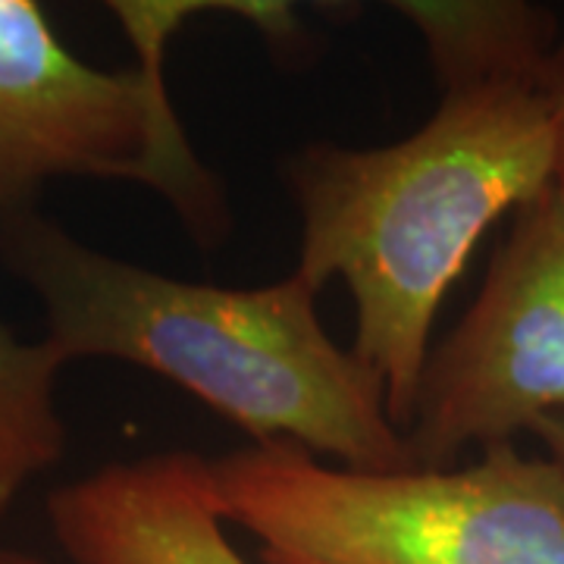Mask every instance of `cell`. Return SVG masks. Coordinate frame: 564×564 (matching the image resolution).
Instances as JSON below:
<instances>
[{"label": "cell", "mask_w": 564, "mask_h": 564, "mask_svg": "<svg viewBox=\"0 0 564 564\" xmlns=\"http://www.w3.org/2000/svg\"><path fill=\"white\" fill-rule=\"evenodd\" d=\"M440 104L417 132L377 148L314 141L282 173L299 204L304 280H343L355 345L408 430L433 323L470 254L505 214L552 188L549 61L426 54Z\"/></svg>", "instance_id": "obj_1"}, {"label": "cell", "mask_w": 564, "mask_h": 564, "mask_svg": "<svg viewBox=\"0 0 564 564\" xmlns=\"http://www.w3.org/2000/svg\"><path fill=\"white\" fill-rule=\"evenodd\" d=\"M47 524L73 564H251L226 536L195 452L104 464L57 486Z\"/></svg>", "instance_id": "obj_6"}, {"label": "cell", "mask_w": 564, "mask_h": 564, "mask_svg": "<svg viewBox=\"0 0 564 564\" xmlns=\"http://www.w3.org/2000/svg\"><path fill=\"white\" fill-rule=\"evenodd\" d=\"M533 433L543 440L549 458L564 467V414H549V417H543V421L533 426Z\"/></svg>", "instance_id": "obj_9"}, {"label": "cell", "mask_w": 564, "mask_h": 564, "mask_svg": "<svg viewBox=\"0 0 564 564\" xmlns=\"http://www.w3.org/2000/svg\"><path fill=\"white\" fill-rule=\"evenodd\" d=\"M261 564H564V467L514 443L464 467L351 470L292 443L207 458Z\"/></svg>", "instance_id": "obj_3"}, {"label": "cell", "mask_w": 564, "mask_h": 564, "mask_svg": "<svg viewBox=\"0 0 564 564\" xmlns=\"http://www.w3.org/2000/svg\"><path fill=\"white\" fill-rule=\"evenodd\" d=\"M564 414V195L514 214L474 304L430 348L404 430L414 467H455L464 448L511 445Z\"/></svg>", "instance_id": "obj_5"}, {"label": "cell", "mask_w": 564, "mask_h": 564, "mask_svg": "<svg viewBox=\"0 0 564 564\" xmlns=\"http://www.w3.org/2000/svg\"><path fill=\"white\" fill-rule=\"evenodd\" d=\"M0 564H44L35 555L29 552H20V549H10V545H0Z\"/></svg>", "instance_id": "obj_10"}, {"label": "cell", "mask_w": 564, "mask_h": 564, "mask_svg": "<svg viewBox=\"0 0 564 564\" xmlns=\"http://www.w3.org/2000/svg\"><path fill=\"white\" fill-rule=\"evenodd\" d=\"M61 351L41 339H22L0 317V521L29 484L66 452V423L57 411Z\"/></svg>", "instance_id": "obj_7"}, {"label": "cell", "mask_w": 564, "mask_h": 564, "mask_svg": "<svg viewBox=\"0 0 564 564\" xmlns=\"http://www.w3.org/2000/svg\"><path fill=\"white\" fill-rule=\"evenodd\" d=\"M0 267L39 299L66 367L88 358L158 373L251 445L292 443L351 470L414 467L383 380L323 329L302 273L267 285L166 276L91 248L39 210L0 220Z\"/></svg>", "instance_id": "obj_2"}, {"label": "cell", "mask_w": 564, "mask_h": 564, "mask_svg": "<svg viewBox=\"0 0 564 564\" xmlns=\"http://www.w3.org/2000/svg\"><path fill=\"white\" fill-rule=\"evenodd\" d=\"M107 10L135 47L132 69L79 57L35 0H0V220L35 210L47 182L88 176L144 185L195 242H223L226 192L182 129L166 51L192 17L236 3L113 0Z\"/></svg>", "instance_id": "obj_4"}, {"label": "cell", "mask_w": 564, "mask_h": 564, "mask_svg": "<svg viewBox=\"0 0 564 564\" xmlns=\"http://www.w3.org/2000/svg\"><path fill=\"white\" fill-rule=\"evenodd\" d=\"M549 110H552V185L564 195V41H558L545 73Z\"/></svg>", "instance_id": "obj_8"}]
</instances>
